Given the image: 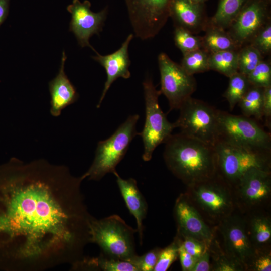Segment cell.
Masks as SVG:
<instances>
[{"instance_id": "1", "label": "cell", "mask_w": 271, "mask_h": 271, "mask_svg": "<svg viewBox=\"0 0 271 271\" xmlns=\"http://www.w3.org/2000/svg\"><path fill=\"white\" fill-rule=\"evenodd\" d=\"M82 176L44 159L0 165V270L74 264L90 243Z\"/></svg>"}, {"instance_id": "2", "label": "cell", "mask_w": 271, "mask_h": 271, "mask_svg": "<svg viewBox=\"0 0 271 271\" xmlns=\"http://www.w3.org/2000/svg\"><path fill=\"white\" fill-rule=\"evenodd\" d=\"M163 157L168 169L186 186L217 174L214 146L179 132L165 142Z\"/></svg>"}, {"instance_id": "3", "label": "cell", "mask_w": 271, "mask_h": 271, "mask_svg": "<svg viewBox=\"0 0 271 271\" xmlns=\"http://www.w3.org/2000/svg\"><path fill=\"white\" fill-rule=\"evenodd\" d=\"M185 192L211 226H216L236 210L231 186L217 174L187 186Z\"/></svg>"}, {"instance_id": "4", "label": "cell", "mask_w": 271, "mask_h": 271, "mask_svg": "<svg viewBox=\"0 0 271 271\" xmlns=\"http://www.w3.org/2000/svg\"><path fill=\"white\" fill-rule=\"evenodd\" d=\"M137 232L118 215L100 219L93 217L90 225V243L97 244L105 255L130 262L137 255L134 241Z\"/></svg>"}, {"instance_id": "5", "label": "cell", "mask_w": 271, "mask_h": 271, "mask_svg": "<svg viewBox=\"0 0 271 271\" xmlns=\"http://www.w3.org/2000/svg\"><path fill=\"white\" fill-rule=\"evenodd\" d=\"M138 114L130 115L108 139L99 141L93 161L82 175L84 179L99 181L108 173H113L125 156L132 139L138 134Z\"/></svg>"}, {"instance_id": "6", "label": "cell", "mask_w": 271, "mask_h": 271, "mask_svg": "<svg viewBox=\"0 0 271 271\" xmlns=\"http://www.w3.org/2000/svg\"><path fill=\"white\" fill-rule=\"evenodd\" d=\"M217 141L271 153V135L257 120L218 109Z\"/></svg>"}, {"instance_id": "7", "label": "cell", "mask_w": 271, "mask_h": 271, "mask_svg": "<svg viewBox=\"0 0 271 271\" xmlns=\"http://www.w3.org/2000/svg\"><path fill=\"white\" fill-rule=\"evenodd\" d=\"M214 147L217 158V174L231 187L252 168L271 171V153L221 141H217Z\"/></svg>"}, {"instance_id": "8", "label": "cell", "mask_w": 271, "mask_h": 271, "mask_svg": "<svg viewBox=\"0 0 271 271\" xmlns=\"http://www.w3.org/2000/svg\"><path fill=\"white\" fill-rule=\"evenodd\" d=\"M179 116L174 122L181 133L207 144L214 146L218 139V109L192 97L179 108Z\"/></svg>"}, {"instance_id": "9", "label": "cell", "mask_w": 271, "mask_h": 271, "mask_svg": "<svg viewBox=\"0 0 271 271\" xmlns=\"http://www.w3.org/2000/svg\"><path fill=\"white\" fill-rule=\"evenodd\" d=\"M143 85L146 117L143 129L138 135L143 142V160L147 162L152 159L155 149L172 134L175 126L168 120L159 105L158 98L161 93L156 89L152 79L147 77Z\"/></svg>"}, {"instance_id": "10", "label": "cell", "mask_w": 271, "mask_h": 271, "mask_svg": "<svg viewBox=\"0 0 271 271\" xmlns=\"http://www.w3.org/2000/svg\"><path fill=\"white\" fill-rule=\"evenodd\" d=\"M232 188L236 210L241 214L270 210L271 171L252 168Z\"/></svg>"}, {"instance_id": "11", "label": "cell", "mask_w": 271, "mask_h": 271, "mask_svg": "<svg viewBox=\"0 0 271 271\" xmlns=\"http://www.w3.org/2000/svg\"><path fill=\"white\" fill-rule=\"evenodd\" d=\"M129 18L137 37L153 38L169 17L171 0H124Z\"/></svg>"}, {"instance_id": "12", "label": "cell", "mask_w": 271, "mask_h": 271, "mask_svg": "<svg viewBox=\"0 0 271 271\" xmlns=\"http://www.w3.org/2000/svg\"><path fill=\"white\" fill-rule=\"evenodd\" d=\"M160 73L161 91L167 98L170 111L179 109L183 103L196 89V81L182 66L172 60L165 53L158 58Z\"/></svg>"}, {"instance_id": "13", "label": "cell", "mask_w": 271, "mask_h": 271, "mask_svg": "<svg viewBox=\"0 0 271 271\" xmlns=\"http://www.w3.org/2000/svg\"><path fill=\"white\" fill-rule=\"evenodd\" d=\"M214 227L223 250L245 267L255 249L247 234L243 215L236 210Z\"/></svg>"}, {"instance_id": "14", "label": "cell", "mask_w": 271, "mask_h": 271, "mask_svg": "<svg viewBox=\"0 0 271 271\" xmlns=\"http://www.w3.org/2000/svg\"><path fill=\"white\" fill-rule=\"evenodd\" d=\"M270 4L267 0H248L231 23L227 32L239 48L248 44L270 20Z\"/></svg>"}, {"instance_id": "15", "label": "cell", "mask_w": 271, "mask_h": 271, "mask_svg": "<svg viewBox=\"0 0 271 271\" xmlns=\"http://www.w3.org/2000/svg\"><path fill=\"white\" fill-rule=\"evenodd\" d=\"M91 3L88 0L81 2L73 0L67 7L71 15L69 30L75 36L78 44L82 47H89L96 51L89 43L90 38L94 34H99L102 31L106 19L107 9L94 13L91 9Z\"/></svg>"}, {"instance_id": "16", "label": "cell", "mask_w": 271, "mask_h": 271, "mask_svg": "<svg viewBox=\"0 0 271 271\" xmlns=\"http://www.w3.org/2000/svg\"><path fill=\"white\" fill-rule=\"evenodd\" d=\"M174 216L176 233L204 241H210L214 238V226L204 220L185 192L181 193L175 201Z\"/></svg>"}, {"instance_id": "17", "label": "cell", "mask_w": 271, "mask_h": 271, "mask_svg": "<svg viewBox=\"0 0 271 271\" xmlns=\"http://www.w3.org/2000/svg\"><path fill=\"white\" fill-rule=\"evenodd\" d=\"M133 37V34H129L120 48L111 54L101 55L96 51V55L92 57L104 68L107 75L104 88L97 106L98 108L114 81L119 77L128 79L130 77L128 47Z\"/></svg>"}, {"instance_id": "18", "label": "cell", "mask_w": 271, "mask_h": 271, "mask_svg": "<svg viewBox=\"0 0 271 271\" xmlns=\"http://www.w3.org/2000/svg\"><path fill=\"white\" fill-rule=\"evenodd\" d=\"M169 11V17L172 18L175 26L194 34L204 31L208 25L205 4H195L190 0H171Z\"/></svg>"}, {"instance_id": "19", "label": "cell", "mask_w": 271, "mask_h": 271, "mask_svg": "<svg viewBox=\"0 0 271 271\" xmlns=\"http://www.w3.org/2000/svg\"><path fill=\"white\" fill-rule=\"evenodd\" d=\"M120 193L130 214L134 217L137 223L139 243L143 244L144 226L143 222L148 211V204L140 192L136 180L132 178L123 179L117 171L113 173Z\"/></svg>"}, {"instance_id": "20", "label": "cell", "mask_w": 271, "mask_h": 271, "mask_svg": "<svg viewBox=\"0 0 271 271\" xmlns=\"http://www.w3.org/2000/svg\"><path fill=\"white\" fill-rule=\"evenodd\" d=\"M67 56L62 53L59 71L56 76L49 83L50 93V113L54 117L60 116L62 111L77 101L79 95L64 71Z\"/></svg>"}, {"instance_id": "21", "label": "cell", "mask_w": 271, "mask_h": 271, "mask_svg": "<svg viewBox=\"0 0 271 271\" xmlns=\"http://www.w3.org/2000/svg\"><path fill=\"white\" fill-rule=\"evenodd\" d=\"M270 210L243 214L247 233L254 249H271Z\"/></svg>"}, {"instance_id": "22", "label": "cell", "mask_w": 271, "mask_h": 271, "mask_svg": "<svg viewBox=\"0 0 271 271\" xmlns=\"http://www.w3.org/2000/svg\"><path fill=\"white\" fill-rule=\"evenodd\" d=\"M72 270L102 271H138L131 262L111 257L101 253L97 257H83L72 265Z\"/></svg>"}, {"instance_id": "23", "label": "cell", "mask_w": 271, "mask_h": 271, "mask_svg": "<svg viewBox=\"0 0 271 271\" xmlns=\"http://www.w3.org/2000/svg\"><path fill=\"white\" fill-rule=\"evenodd\" d=\"M204 31L201 37L202 48L209 53L240 49L225 29L208 24Z\"/></svg>"}, {"instance_id": "24", "label": "cell", "mask_w": 271, "mask_h": 271, "mask_svg": "<svg viewBox=\"0 0 271 271\" xmlns=\"http://www.w3.org/2000/svg\"><path fill=\"white\" fill-rule=\"evenodd\" d=\"M211 257L210 271H245L244 266L226 253L215 235L209 247Z\"/></svg>"}, {"instance_id": "25", "label": "cell", "mask_w": 271, "mask_h": 271, "mask_svg": "<svg viewBox=\"0 0 271 271\" xmlns=\"http://www.w3.org/2000/svg\"><path fill=\"white\" fill-rule=\"evenodd\" d=\"M248 0H219L214 15L209 19V25L228 29Z\"/></svg>"}, {"instance_id": "26", "label": "cell", "mask_w": 271, "mask_h": 271, "mask_svg": "<svg viewBox=\"0 0 271 271\" xmlns=\"http://www.w3.org/2000/svg\"><path fill=\"white\" fill-rule=\"evenodd\" d=\"M238 50H226L209 53V69L228 77L238 72Z\"/></svg>"}, {"instance_id": "27", "label": "cell", "mask_w": 271, "mask_h": 271, "mask_svg": "<svg viewBox=\"0 0 271 271\" xmlns=\"http://www.w3.org/2000/svg\"><path fill=\"white\" fill-rule=\"evenodd\" d=\"M264 88L251 85L238 104L242 114L257 121L263 120L262 105Z\"/></svg>"}, {"instance_id": "28", "label": "cell", "mask_w": 271, "mask_h": 271, "mask_svg": "<svg viewBox=\"0 0 271 271\" xmlns=\"http://www.w3.org/2000/svg\"><path fill=\"white\" fill-rule=\"evenodd\" d=\"M228 87L223 96L228 101L229 108L232 110L239 103L251 85L247 77L239 72L229 77Z\"/></svg>"}, {"instance_id": "29", "label": "cell", "mask_w": 271, "mask_h": 271, "mask_svg": "<svg viewBox=\"0 0 271 271\" xmlns=\"http://www.w3.org/2000/svg\"><path fill=\"white\" fill-rule=\"evenodd\" d=\"M180 65L189 74L205 72L209 69V53L203 48L183 54Z\"/></svg>"}, {"instance_id": "30", "label": "cell", "mask_w": 271, "mask_h": 271, "mask_svg": "<svg viewBox=\"0 0 271 271\" xmlns=\"http://www.w3.org/2000/svg\"><path fill=\"white\" fill-rule=\"evenodd\" d=\"M263 59L261 53L251 45H245L238 51V72L247 76Z\"/></svg>"}, {"instance_id": "31", "label": "cell", "mask_w": 271, "mask_h": 271, "mask_svg": "<svg viewBox=\"0 0 271 271\" xmlns=\"http://www.w3.org/2000/svg\"><path fill=\"white\" fill-rule=\"evenodd\" d=\"M174 39L183 54L202 48V37L179 26H175Z\"/></svg>"}, {"instance_id": "32", "label": "cell", "mask_w": 271, "mask_h": 271, "mask_svg": "<svg viewBox=\"0 0 271 271\" xmlns=\"http://www.w3.org/2000/svg\"><path fill=\"white\" fill-rule=\"evenodd\" d=\"M180 240L176 235L172 242L162 248L154 271H166L178 257Z\"/></svg>"}, {"instance_id": "33", "label": "cell", "mask_w": 271, "mask_h": 271, "mask_svg": "<svg viewBox=\"0 0 271 271\" xmlns=\"http://www.w3.org/2000/svg\"><path fill=\"white\" fill-rule=\"evenodd\" d=\"M251 85L265 88L271 85V64L262 60L247 76Z\"/></svg>"}, {"instance_id": "34", "label": "cell", "mask_w": 271, "mask_h": 271, "mask_svg": "<svg viewBox=\"0 0 271 271\" xmlns=\"http://www.w3.org/2000/svg\"><path fill=\"white\" fill-rule=\"evenodd\" d=\"M245 268V271H270L271 249H255Z\"/></svg>"}, {"instance_id": "35", "label": "cell", "mask_w": 271, "mask_h": 271, "mask_svg": "<svg viewBox=\"0 0 271 271\" xmlns=\"http://www.w3.org/2000/svg\"><path fill=\"white\" fill-rule=\"evenodd\" d=\"M249 44L258 50L263 55L271 52V21H268L254 36Z\"/></svg>"}, {"instance_id": "36", "label": "cell", "mask_w": 271, "mask_h": 271, "mask_svg": "<svg viewBox=\"0 0 271 271\" xmlns=\"http://www.w3.org/2000/svg\"><path fill=\"white\" fill-rule=\"evenodd\" d=\"M180 244L185 250L196 258L200 256L209 247L210 241H204L192 236L176 233Z\"/></svg>"}, {"instance_id": "37", "label": "cell", "mask_w": 271, "mask_h": 271, "mask_svg": "<svg viewBox=\"0 0 271 271\" xmlns=\"http://www.w3.org/2000/svg\"><path fill=\"white\" fill-rule=\"evenodd\" d=\"M161 248H154L142 255H137L130 261L138 271H154L157 262Z\"/></svg>"}, {"instance_id": "38", "label": "cell", "mask_w": 271, "mask_h": 271, "mask_svg": "<svg viewBox=\"0 0 271 271\" xmlns=\"http://www.w3.org/2000/svg\"><path fill=\"white\" fill-rule=\"evenodd\" d=\"M263 119L265 125L270 129L271 127V85L264 88L263 105Z\"/></svg>"}, {"instance_id": "39", "label": "cell", "mask_w": 271, "mask_h": 271, "mask_svg": "<svg viewBox=\"0 0 271 271\" xmlns=\"http://www.w3.org/2000/svg\"><path fill=\"white\" fill-rule=\"evenodd\" d=\"M178 257L180 259L182 270L192 271L197 258L188 253L180 244V242Z\"/></svg>"}, {"instance_id": "40", "label": "cell", "mask_w": 271, "mask_h": 271, "mask_svg": "<svg viewBox=\"0 0 271 271\" xmlns=\"http://www.w3.org/2000/svg\"><path fill=\"white\" fill-rule=\"evenodd\" d=\"M210 267L211 257L208 247L200 256L197 258L192 271H210Z\"/></svg>"}, {"instance_id": "41", "label": "cell", "mask_w": 271, "mask_h": 271, "mask_svg": "<svg viewBox=\"0 0 271 271\" xmlns=\"http://www.w3.org/2000/svg\"><path fill=\"white\" fill-rule=\"evenodd\" d=\"M10 1V0H0V26L8 15Z\"/></svg>"}, {"instance_id": "42", "label": "cell", "mask_w": 271, "mask_h": 271, "mask_svg": "<svg viewBox=\"0 0 271 271\" xmlns=\"http://www.w3.org/2000/svg\"><path fill=\"white\" fill-rule=\"evenodd\" d=\"M190 1L195 4H205V3L207 0H190Z\"/></svg>"}, {"instance_id": "43", "label": "cell", "mask_w": 271, "mask_h": 271, "mask_svg": "<svg viewBox=\"0 0 271 271\" xmlns=\"http://www.w3.org/2000/svg\"><path fill=\"white\" fill-rule=\"evenodd\" d=\"M267 1H268L269 2H270H270H271V0H267Z\"/></svg>"}]
</instances>
